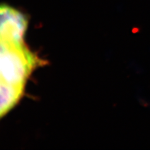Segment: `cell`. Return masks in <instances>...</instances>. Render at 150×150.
Wrapping results in <instances>:
<instances>
[{
	"label": "cell",
	"mask_w": 150,
	"mask_h": 150,
	"mask_svg": "<svg viewBox=\"0 0 150 150\" xmlns=\"http://www.w3.org/2000/svg\"><path fill=\"white\" fill-rule=\"evenodd\" d=\"M28 18L24 13L6 3H0V42L11 45H24Z\"/></svg>",
	"instance_id": "2"
},
{
	"label": "cell",
	"mask_w": 150,
	"mask_h": 150,
	"mask_svg": "<svg viewBox=\"0 0 150 150\" xmlns=\"http://www.w3.org/2000/svg\"><path fill=\"white\" fill-rule=\"evenodd\" d=\"M7 82L4 81V80H3L1 78H0V93L1 92L4 86V84H5Z\"/></svg>",
	"instance_id": "4"
},
{
	"label": "cell",
	"mask_w": 150,
	"mask_h": 150,
	"mask_svg": "<svg viewBox=\"0 0 150 150\" xmlns=\"http://www.w3.org/2000/svg\"><path fill=\"white\" fill-rule=\"evenodd\" d=\"M3 47H4V45L0 42V58H1V56L3 52Z\"/></svg>",
	"instance_id": "5"
},
{
	"label": "cell",
	"mask_w": 150,
	"mask_h": 150,
	"mask_svg": "<svg viewBox=\"0 0 150 150\" xmlns=\"http://www.w3.org/2000/svg\"><path fill=\"white\" fill-rule=\"evenodd\" d=\"M0 58V78L8 83L25 85L42 61L24 45L4 44Z\"/></svg>",
	"instance_id": "1"
},
{
	"label": "cell",
	"mask_w": 150,
	"mask_h": 150,
	"mask_svg": "<svg viewBox=\"0 0 150 150\" xmlns=\"http://www.w3.org/2000/svg\"><path fill=\"white\" fill-rule=\"evenodd\" d=\"M25 85L6 83L0 93V119L10 111L21 99Z\"/></svg>",
	"instance_id": "3"
}]
</instances>
